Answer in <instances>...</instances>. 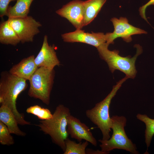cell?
I'll return each instance as SVG.
<instances>
[{
	"mask_svg": "<svg viewBox=\"0 0 154 154\" xmlns=\"http://www.w3.org/2000/svg\"><path fill=\"white\" fill-rule=\"evenodd\" d=\"M7 126L0 121V143L3 145H10L15 143L13 136L11 135Z\"/></svg>",
	"mask_w": 154,
	"mask_h": 154,
	"instance_id": "21",
	"label": "cell"
},
{
	"mask_svg": "<svg viewBox=\"0 0 154 154\" xmlns=\"http://www.w3.org/2000/svg\"><path fill=\"white\" fill-rule=\"evenodd\" d=\"M0 121L6 125L11 134L22 137L26 135L19 128L17 120L11 111L3 105H1L0 107Z\"/></svg>",
	"mask_w": 154,
	"mask_h": 154,
	"instance_id": "14",
	"label": "cell"
},
{
	"mask_svg": "<svg viewBox=\"0 0 154 154\" xmlns=\"http://www.w3.org/2000/svg\"><path fill=\"white\" fill-rule=\"evenodd\" d=\"M136 117L138 119L143 122L145 125V142L148 147L150 146L154 135V119L150 118L145 114H138Z\"/></svg>",
	"mask_w": 154,
	"mask_h": 154,
	"instance_id": "19",
	"label": "cell"
},
{
	"mask_svg": "<svg viewBox=\"0 0 154 154\" xmlns=\"http://www.w3.org/2000/svg\"><path fill=\"white\" fill-rule=\"evenodd\" d=\"M111 118V128L113 134L109 139L99 140L101 143L100 146L101 150L109 153L115 149H122L132 153L138 154L135 145L128 137L125 132L124 127L127 122L126 117L116 115L112 116Z\"/></svg>",
	"mask_w": 154,
	"mask_h": 154,
	"instance_id": "5",
	"label": "cell"
},
{
	"mask_svg": "<svg viewBox=\"0 0 154 154\" xmlns=\"http://www.w3.org/2000/svg\"><path fill=\"white\" fill-rule=\"evenodd\" d=\"M110 20L114 30L112 33H108V36L106 43L109 44H113L114 40L117 38L121 37L125 41L129 42L132 40L131 36L147 33L145 31L129 24L125 17H121L119 19L113 17Z\"/></svg>",
	"mask_w": 154,
	"mask_h": 154,
	"instance_id": "8",
	"label": "cell"
},
{
	"mask_svg": "<svg viewBox=\"0 0 154 154\" xmlns=\"http://www.w3.org/2000/svg\"><path fill=\"white\" fill-rule=\"evenodd\" d=\"M35 58L33 55L23 58L13 66L9 72L17 77L29 80L38 68L35 62Z\"/></svg>",
	"mask_w": 154,
	"mask_h": 154,
	"instance_id": "13",
	"label": "cell"
},
{
	"mask_svg": "<svg viewBox=\"0 0 154 154\" xmlns=\"http://www.w3.org/2000/svg\"><path fill=\"white\" fill-rule=\"evenodd\" d=\"M51 118L41 120L36 125L40 130L49 135L52 142L64 152L66 149L65 141L68 138L67 131L68 116L71 114L70 110L63 105L56 108Z\"/></svg>",
	"mask_w": 154,
	"mask_h": 154,
	"instance_id": "2",
	"label": "cell"
},
{
	"mask_svg": "<svg viewBox=\"0 0 154 154\" xmlns=\"http://www.w3.org/2000/svg\"><path fill=\"white\" fill-rule=\"evenodd\" d=\"M26 80L9 71H3L1 74L0 104L9 108L14 114L18 124L22 125L31 124L25 119L24 114L19 112L16 106L18 96L27 87Z\"/></svg>",
	"mask_w": 154,
	"mask_h": 154,
	"instance_id": "1",
	"label": "cell"
},
{
	"mask_svg": "<svg viewBox=\"0 0 154 154\" xmlns=\"http://www.w3.org/2000/svg\"><path fill=\"white\" fill-rule=\"evenodd\" d=\"M0 42L3 44L14 46L21 42L19 37L7 20L2 22L0 24Z\"/></svg>",
	"mask_w": 154,
	"mask_h": 154,
	"instance_id": "16",
	"label": "cell"
},
{
	"mask_svg": "<svg viewBox=\"0 0 154 154\" xmlns=\"http://www.w3.org/2000/svg\"><path fill=\"white\" fill-rule=\"evenodd\" d=\"M151 5H154V0H150L146 4L140 7L139 9V14L141 17L148 23L146 16L145 11L147 7Z\"/></svg>",
	"mask_w": 154,
	"mask_h": 154,
	"instance_id": "23",
	"label": "cell"
},
{
	"mask_svg": "<svg viewBox=\"0 0 154 154\" xmlns=\"http://www.w3.org/2000/svg\"><path fill=\"white\" fill-rule=\"evenodd\" d=\"M55 48L54 44L49 45L47 36L44 35L40 50L35 58V62L38 68L44 67L50 69H54L55 66L60 65Z\"/></svg>",
	"mask_w": 154,
	"mask_h": 154,
	"instance_id": "12",
	"label": "cell"
},
{
	"mask_svg": "<svg viewBox=\"0 0 154 154\" xmlns=\"http://www.w3.org/2000/svg\"><path fill=\"white\" fill-rule=\"evenodd\" d=\"M86 153L87 154H107L109 153L102 150L100 151L98 150H95L91 149L88 148L86 149Z\"/></svg>",
	"mask_w": 154,
	"mask_h": 154,
	"instance_id": "24",
	"label": "cell"
},
{
	"mask_svg": "<svg viewBox=\"0 0 154 154\" xmlns=\"http://www.w3.org/2000/svg\"><path fill=\"white\" fill-rule=\"evenodd\" d=\"M88 142L86 141L77 143L68 138L65 141L66 149L64 154H86V150L88 145Z\"/></svg>",
	"mask_w": 154,
	"mask_h": 154,
	"instance_id": "18",
	"label": "cell"
},
{
	"mask_svg": "<svg viewBox=\"0 0 154 154\" xmlns=\"http://www.w3.org/2000/svg\"><path fill=\"white\" fill-rule=\"evenodd\" d=\"M126 76L117 82L112 90L102 101L96 103L92 108L86 111V117L101 130L103 140L110 138L112 120L109 113V108L111 101L122 84L128 79Z\"/></svg>",
	"mask_w": 154,
	"mask_h": 154,
	"instance_id": "3",
	"label": "cell"
},
{
	"mask_svg": "<svg viewBox=\"0 0 154 154\" xmlns=\"http://www.w3.org/2000/svg\"><path fill=\"white\" fill-rule=\"evenodd\" d=\"M33 0H16L13 6H9L7 16L8 18L23 17L28 16L30 7Z\"/></svg>",
	"mask_w": 154,
	"mask_h": 154,
	"instance_id": "17",
	"label": "cell"
},
{
	"mask_svg": "<svg viewBox=\"0 0 154 154\" xmlns=\"http://www.w3.org/2000/svg\"><path fill=\"white\" fill-rule=\"evenodd\" d=\"M16 0H0V17L7 15V10L10 2Z\"/></svg>",
	"mask_w": 154,
	"mask_h": 154,
	"instance_id": "22",
	"label": "cell"
},
{
	"mask_svg": "<svg viewBox=\"0 0 154 154\" xmlns=\"http://www.w3.org/2000/svg\"><path fill=\"white\" fill-rule=\"evenodd\" d=\"M28 114H31L36 116L41 120L50 119L52 117L53 114L48 109L42 108L38 105L31 106L26 110Z\"/></svg>",
	"mask_w": 154,
	"mask_h": 154,
	"instance_id": "20",
	"label": "cell"
},
{
	"mask_svg": "<svg viewBox=\"0 0 154 154\" xmlns=\"http://www.w3.org/2000/svg\"><path fill=\"white\" fill-rule=\"evenodd\" d=\"M109 45L106 42L96 48L100 57L107 63L112 73L115 70H119L124 73L129 78L134 79L137 73L135 62L138 56L142 52V47L139 44L135 45L136 52L135 55L133 57H123L119 55L117 50H109Z\"/></svg>",
	"mask_w": 154,
	"mask_h": 154,
	"instance_id": "4",
	"label": "cell"
},
{
	"mask_svg": "<svg viewBox=\"0 0 154 154\" xmlns=\"http://www.w3.org/2000/svg\"><path fill=\"white\" fill-rule=\"evenodd\" d=\"M56 12L68 20L76 29H81L84 27V1L80 0L71 1Z\"/></svg>",
	"mask_w": 154,
	"mask_h": 154,
	"instance_id": "10",
	"label": "cell"
},
{
	"mask_svg": "<svg viewBox=\"0 0 154 154\" xmlns=\"http://www.w3.org/2000/svg\"><path fill=\"white\" fill-rule=\"evenodd\" d=\"M107 0H87L84 1V27L91 23L96 17Z\"/></svg>",
	"mask_w": 154,
	"mask_h": 154,
	"instance_id": "15",
	"label": "cell"
},
{
	"mask_svg": "<svg viewBox=\"0 0 154 154\" xmlns=\"http://www.w3.org/2000/svg\"><path fill=\"white\" fill-rule=\"evenodd\" d=\"M108 33H86L81 29H76L74 31L62 34L61 37L66 42H79L87 44L97 48L106 42L108 38Z\"/></svg>",
	"mask_w": 154,
	"mask_h": 154,
	"instance_id": "9",
	"label": "cell"
},
{
	"mask_svg": "<svg viewBox=\"0 0 154 154\" xmlns=\"http://www.w3.org/2000/svg\"><path fill=\"white\" fill-rule=\"evenodd\" d=\"M7 21L23 43L32 42L34 36L40 32L39 28L42 26L39 22L28 15L23 17L8 18Z\"/></svg>",
	"mask_w": 154,
	"mask_h": 154,
	"instance_id": "7",
	"label": "cell"
},
{
	"mask_svg": "<svg viewBox=\"0 0 154 154\" xmlns=\"http://www.w3.org/2000/svg\"><path fill=\"white\" fill-rule=\"evenodd\" d=\"M67 131L72 138L81 142L82 140L96 146L97 142L89 127L78 118L70 115L68 117Z\"/></svg>",
	"mask_w": 154,
	"mask_h": 154,
	"instance_id": "11",
	"label": "cell"
},
{
	"mask_svg": "<svg viewBox=\"0 0 154 154\" xmlns=\"http://www.w3.org/2000/svg\"><path fill=\"white\" fill-rule=\"evenodd\" d=\"M55 72L54 69L38 68L30 78L28 94L31 98L40 100L48 105L54 82Z\"/></svg>",
	"mask_w": 154,
	"mask_h": 154,
	"instance_id": "6",
	"label": "cell"
}]
</instances>
